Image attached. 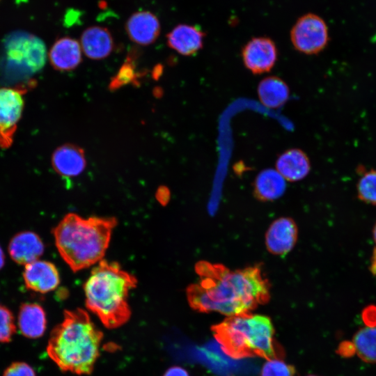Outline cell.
<instances>
[{"mask_svg":"<svg viewBox=\"0 0 376 376\" xmlns=\"http://www.w3.org/2000/svg\"><path fill=\"white\" fill-rule=\"evenodd\" d=\"M4 263H5V256L0 246V269L3 267Z\"/></svg>","mask_w":376,"mask_h":376,"instance_id":"obj_32","label":"cell"},{"mask_svg":"<svg viewBox=\"0 0 376 376\" xmlns=\"http://www.w3.org/2000/svg\"><path fill=\"white\" fill-rule=\"evenodd\" d=\"M298 228L290 217H281L272 223L265 234V245L272 254L284 256L295 246Z\"/></svg>","mask_w":376,"mask_h":376,"instance_id":"obj_10","label":"cell"},{"mask_svg":"<svg viewBox=\"0 0 376 376\" xmlns=\"http://www.w3.org/2000/svg\"><path fill=\"white\" fill-rule=\"evenodd\" d=\"M23 279L28 289L42 294L55 290L60 283L57 268L47 260H37L26 265Z\"/></svg>","mask_w":376,"mask_h":376,"instance_id":"obj_11","label":"cell"},{"mask_svg":"<svg viewBox=\"0 0 376 376\" xmlns=\"http://www.w3.org/2000/svg\"><path fill=\"white\" fill-rule=\"evenodd\" d=\"M139 77V73L136 72L133 61L129 56L116 75L111 78L109 88L114 91L129 84L138 85Z\"/></svg>","mask_w":376,"mask_h":376,"instance_id":"obj_23","label":"cell"},{"mask_svg":"<svg viewBox=\"0 0 376 376\" xmlns=\"http://www.w3.org/2000/svg\"><path fill=\"white\" fill-rule=\"evenodd\" d=\"M199 281L187 288L189 306L203 313L229 316L251 313L270 299V285L260 265L231 270L205 260L195 265Z\"/></svg>","mask_w":376,"mask_h":376,"instance_id":"obj_1","label":"cell"},{"mask_svg":"<svg viewBox=\"0 0 376 376\" xmlns=\"http://www.w3.org/2000/svg\"><path fill=\"white\" fill-rule=\"evenodd\" d=\"M336 352L344 358H349L356 354V348L353 342L343 341L339 344Z\"/></svg>","mask_w":376,"mask_h":376,"instance_id":"obj_29","label":"cell"},{"mask_svg":"<svg viewBox=\"0 0 376 376\" xmlns=\"http://www.w3.org/2000/svg\"><path fill=\"white\" fill-rule=\"evenodd\" d=\"M125 30L133 42L146 46L152 44L158 38L161 26L155 14L143 10L130 16L125 23Z\"/></svg>","mask_w":376,"mask_h":376,"instance_id":"obj_12","label":"cell"},{"mask_svg":"<svg viewBox=\"0 0 376 376\" xmlns=\"http://www.w3.org/2000/svg\"><path fill=\"white\" fill-rule=\"evenodd\" d=\"M211 331L224 352L233 359L258 357L270 360L284 356L268 316L251 313L229 316L212 325Z\"/></svg>","mask_w":376,"mask_h":376,"instance_id":"obj_5","label":"cell"},{"mask_svg":"<svg viewBox=\"0 0 376 376\" xmlns=\"http://www.w3.org/2000/svg\"><path fill=\"white\" fill-rule=\"evenodd\" d=\"M295 368L293 366L284 362L280 359L267 360L263 365L260 376H295Z\"/></svg>","mask_w":376,"mask_h":376,"instance_id":"obj_25","label":"cell"},{"mask_svg":"<svg viewBox=\"0 0 376 376\" xmlns=\"http://www.w3.org/2000/svg\"><path fill=\"white\" fill-rule=\"evenodd\" d=\"M16 331L12 312L0 305V343L10 342Z\"/></svg>","mask_w":376,"mask_h":376,"instance_id":"obj_26","label":"cell"},{"mask_svg":"<svg viewBox=\"0 0 376 376\" xmlns=\"http://www.w3.org/2000/svg\"><path fill=\"white\" fill-rule=\"evenodd\" d=\"M290 40L297 51L308 55L316 54L327 45V24L319 15L306 13L299 17L292 27Z\"/></svg>","mask_w":376,"mask_h":376,"instance_id":"obj_7","label":"cell"},{"mask_svg":"<svg viewBox=\"0 0 376 376\" xmlns=\"http://www.w3.org/2000/svg\"><path fill=\"white\" fill-rule=\"evenodd\" d=\"M44 249L40 237L31 231L17 233L8 245L10 258L16 263L25 265L37 260L42 255Z\"/></svg>","mask_w":376,"mask_h":376,"instance_id":"obj_16","label":"cell"},{"mask_svg":"<svg viewBox=\"0 0 376 376\" xmlns=\"http://www.w3.org/2000/svg\"><path fill=\"white\" fill-rule=\"evenodd\" d=\"M308 376H317V375H308Z\"/></svg>","mask_w":376,"mask_h":376,"instance_id":"obj_34","label":"cell"},{"mask_svg":"<svg viewBox=\"0 0 376 376\" xmlns=\"http://www.w3.org/2000/svg\"><path fill=\"white\" fill-rule=\"evenodd\" d=\"M136 277L115 262L100 261L84 285L86 306L108 329L125 324L131 316L127 299Z\"/></svg>","mask_w":376,"mask_h":376,"instance_id":"obj_4","label":"cell"},{"mask_svg":"<svg viewBox=\"0 0 376 376\" xmlns=\"http://www.w3.org/2000/svg\"><path fill=\"white\" fill-rule=\"evenodd\" d=\"M353 343L359 358L367 363H376V327L359 329L354 336Z\"/></svg>","mask_w":376,"mask_h":376,"instance_id":"obj_22","label":"cell"},{"mask_svg":"<svg viewBox=\"0 0 376 376\" xmlns=\"http://www.w3.org/2000/svg\"><path fill=\"white\" fill-rule=\"evenodd\" d=\"M24 87H0V146L9 148L24 108Z\"/></svg>","mask_w":376,"mask_h":376,"instance_id":"obj_8","label":"cell"},{"mask_svg":"<svg viewBox=\"0 0 376 376\" xmlns=\"http://www.w3.org/2000/svg\"><path fill=\"white\" fill-rule=\"evenodd\" d=\"M51 162L54 171L65 178L79 175L86 166L84 150L72 143L58 147L52 155Z\"/></svg>","mask_w":376,"mask_h":376,"instance_id":"obj_14","label":"cell"},{"mask_svg":"<svg viewBox=\"0 0 376 376\" xmlns=\"http://www.w3.org/2000/svg\"><path fill=\"white\" fill-rule=\"evenodd\" d=\"M80 45L85 56L92 60L106 58L115 46L109 30L100 26L86 28L81 35Z\"/></svg>","mask_w":376,"mask_h":376,"instance_id":"obj_15","label":"cell"},{"mask_svg":"<svg viewBox=\"0 0 376 376\" xmlns=\"http://www.w3.org/2000/svg\"><path fill=\"white\" fill-rule=\"evenodd\" d=\"M102 339V332L85 310H65L63 321L50 334L47 353L61 370L90 375L100 356Z\"/></svg>","mask_w":376,"mask_h":376,"instance_id":"obj_2","label":"cell"},{"mask_svg":"<svg viewBox=\"0 0 376 376\" xmlns=\"http://www.w3.org/2000/svg\"><path fill=\"white\" fill-rule=\"evenodd\" d=\"M3 376H36L34 370L24 362H15L9 366Z\"/></svg>","mask_w":376,"mask_h":376,"instance_id":"obj_27","label":"cell"},{"mask_svg":"<svg viewBox=\"0 0 376 376\" xmlns=\"http://www.w3.org/2000/svg\"><path fill=\"white\" fill-rule=\"evenodd\" d=\"M361 317L368 327H376V306H366L362 311Z\"/></svg>","mask_w":376,"mask_h":376,"instance_id":"obj_28","label":"cell"},{"mask_svg":"<svg viewBox=\"0 0 376 376\" xmlns=\"http://www.w3.org/2000/svg\"><path fill=\"white\" fill-rule=\"evenodd\" d=\"M370 269L374 274H376V248L373 251Z\"/></svg>","mask_w":376,"mask_h":376,"instance_id":"obj_31","label":"cell"},{"mask_svg":"<svg viewBox=\"0 0 376 376\" xmlns=\"http://www.w3.org/2000/svg\"><path fill=\"white\" fill-rule=\"evenodd\" d=\"M286 182L282 175L273 169L260 171L254 181L253 194L262 201H270L280 198L285 191Z\"/></svg>","mask_w":376,"mask_h":376,"instance_id":"obj_20","label":"cell"},{"mask_svg":"<svg viewBox=\"0 0 376 376\" xmlns=\"http://www.w3.org/2000/svg\"><path fill=\"white\" fill-rule=\"evenodd\" d=\"M18 327L25 337H41L47 327L46 314L43 308L36 303L22 304L18 313Z\"/></svg>","mask_w":376,"mask_h":376,"instance_id":"obj_19","label":"cell"},{"mask_svg":"<svg viewBox=\"0 0 376 376\" xmlns=\"http://www.w3.org/2000/svg\"><path fill=\"white\" fill-rule=\"evenodd\" d=\"M373 238H374L375 242H376V223L373 228Z\"/></svg>","mask_w":376,"mask_h":376,"instance_id":"obj_33","label":"cell"},{"mask_svg":"<svg viewBox=\"0 0 376 376\" xmlns=\"http://www.w3.org/2000/svg\"><path fill=\"white\" fill-rule=\"evenodd\" d=\"M242 58L246 68L253 74L269 72L277 61V47L268 37L253 38L242 47Z\"/></svg>","mask_w":376,"mask_h":376,"instance_id":"obj_9","label":"cell"},{"mask_svg":"<svg viewBox=\"0 0 376 376\" xmlns=\"http://www.w3.org/2000/svg\"><path fill=\"white\" fill-rule=\"evenodd\" d=\"M276 170L285 180L295 182L302 180L308 174L311 163L304 151L292 148L279 156Z\"/></svg>","mask_w":376,"mask_h":376,"instance_id":"obj_18","label":"cell"},{"mask_svg":"<svg viewBox=\"0 0 376 376\" xmlns=\"http://www.w3.org/2000/svg\"><path fill=\"white\" fill-rule=\"evenodd\" d=\"M205 36V33L200 27L180 24L166 35V42L178 54L189 56L203 48Z\"/></svg>","mask_w":376,"mask_h":376,"instance_id":"obj_13","label":"cell"},{"mask_svg":"<svg viewBox=\"0 0 376 376\" xmlns=\"http://www.w3.org/2000/svg\"><path fill=\"white\" fill-rule=\"evenodd\" d=\"M81 47L75 39L68 36L57 40L52 45L49 58L52 67L61 72L77 68L82 61Z\"/></svg>","mask_w":376,"mask_h":376,"instance_id":"obj_17","label":"cell"},{"mask_svg":"<svg viewBox=\"0 0 376 376\" xmlns=\"http://www.w3.org/2000/svg\"><path fill=\"white\" fill-rule=\"evenodd\" d=\"M116 224L114 217L85 219L69 213L52 233L63 260L73 272H78L102 260Z\"/></svg>","mask_w":376,"mask_h":376,"instance_id":"obj_3","label":"cell"},{"mask_svg":"<svg viewBox=\"0 0 376 376\" xmlns=\"http://www.w3.org/2000/svg\"><path fill=\"white\" fill-rule=\"evenodd\" d=\"M163 376H189L187 371L180 367V366H173L169 368Z\"/></svg>","mask_w":376,"mask_h":376,"instance_id":"obj_30","label":"cell"},{"mask_svg":"<svg viewBox=\"0 0 376 376\" xmlns=\"http://www.w3.org/2000/svg\"><path fill=\"white\" fill-rule=\"evenodd\" d=\"M257 92L261 104L269 109L281 107L290 96L288 84L276 76L263 79L258 84Z\"/></svg>","mask_w":376,"mask_h":376,"instance_id":"obj_21","label":"cell"},{"mask_svg":"<svg viewBox=\"0 0 376 376\" xmlns=\"http://www.w3.org/2000/svg\"><path fill=\"white\" fill-rule=\"evenodd\" d=\"M358 196L362 201L376 205V171L362 175L357 185Z\"/></svg>","mask_w":376,"mask_h":376,"instance_id":"obj_24","label":"cell"},{"mask_svg":"<svg viewBox=\"0 0 376 376\" xmlns=\"http://www.w3.org/2000/svg\"><path fill=\"white\" fill-rule=\"evenodd\" d=\"M6 63L13 70L24 74H33L45 64V45L38 37L25 32L15 31L3 40Z\"/></svg>","mask_w":376,"mask_h":376,"instance_id":"obj_6","label":"cell"}]
</instances>
